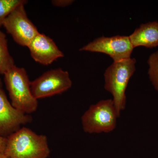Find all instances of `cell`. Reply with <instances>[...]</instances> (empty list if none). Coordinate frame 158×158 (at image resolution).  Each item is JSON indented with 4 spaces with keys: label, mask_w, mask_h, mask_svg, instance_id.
<instances>
[{
    "label": "cell",
    "mask_w": 158,
    "mask_h": 158,
    "mask_svg": "<svg viewBox=\"0 0 158 158\" xmlns=\"http://www.w3.org/2000/svg\"><path fill=\"white\" fill-rule=\"evenodd\" d=\"M0 158H9L4 153L0 152Z\"/></svg>",
    "instance_id": "2e32d148"
},
{
    "label": "cell",
    "mask_w": 158,
    "mask_h": 158,
    "mask_svg": "<svg viewBox=\"0 0 158 158\" xmlns=\"http://www.w3.org/2000/svg\"><path fill=\"white\" fill-rule=\"evenodd\" d=\"M32 117L14 108L0 87V136L8 138L21 128L23 125L32 122Z\"/></svg>",
    "instance_id": "ba28073f"
},
{
    "label": "cell",
    "mask_w": 158,
    "mask_h": 158,
    "mask_svg": "<svg viewBox=\"0 0 158 158\" xmlns=\"http://www.w3.org/2000/svg\"><path fill=\"white\" fill-rule=\"evenodd\" d=\"M134 48L129 36L117 35L97 38L80 51L105 54L110 56L113 62H117L131 58Z\"/></svg>",
    "instance_id": "52a82bcc"
},
{
    "label": "cell",
    "mask_w": 158,
    "mask_h": 158,
    "mask_svg": "<svg viewBox=\"0 0 158 158\" xmlns=\"http://www.w3.org/2000/svg\"><path fill=\"white\" fill-rule=\"evenodd\" d=\"M2 81H1V78H0V87H2Z\"/></svg>",
    "instance_id": "e0dca14e"
},
{
    "label": "cell",
    "mask_w": 158,
    "mask_h": 158,
    "mask_svg": "<svg viewBox=\"0 0 158 158\" xmlns=\"http://www.w3.org/2000/svg\"><path fill=\"white\" fill-rule=\"evenodd\" d=\"M27 47L34 61L42 65H50L57 59L64 57V54L54 40L44 34H37Z\"/></svg>",
    "instance_id": "9c48e42d"
},
{
    "label": "cell",
    "mask_w": 158,
    "mask_h": 158,
    "mask_svg": "<svg viewBox=\"0 0 158 158\" xmlns=\"http://www.w3.org/2000/svg\"><path fill=\"white\" fill-rule=\"evenodd\" d=\"M73 2V0H53L52 1L53 6L59 7H65L70 6Z\"/></svg>",
    "instance_id": "5bb4252c"
},
{
    "label": "cell",
    "mask_w": 158,
    "mask_h": 158,
    "mask_svg": "<svg viewBox=\"0 0 158 158\" xmlns=\"http://www.w3.org/2000/svg\"><path fill=\"white\" fill-rule=\"evenodd\" d=\"M133 48H153L158 46V22L142 24L129 36Z\"/></svg>",
    "instance_id": "30bf717a"
},
{
    "label": "cell",
    "mask_w": 158,
    "mask_h": 158,
    "mask_svg": "<svg viewBox=\"0 0 158 158\" xmlns=\"http://www.w3.org/2000/svg\"><path fill=\"white\" fill-rule=\"evenodd\" d=\"M69 73L61 68L46 72L31 82V90L37 100L60 94L71 88Z\"/></svg>",
    "instance_id": "5b68a950"
},
{
    "label": "cell",
    "mask_w": 158,
    "mask_h": 158,
    "mask_svg": "<svg viewBox=\"0 0 158 158\" xmlns=\"http://www.w3.org/2000/svg\"><path fill=\"white\" fill-rule=\"evenodd\" d=\"M7 139L0 136V152L4 153L6 149Z\"/></svg>",
    "instance_id": "9a60e30c"
},
{
    "label": "cell",
    "mask_w": 158,
    "mask_h": 158,
    "mask_svg": "<svg viewBox=\"0 0 158 158\" xmlns=\"http://www.w3.org/2000/svg\"><path fill=\"white\" fill-rule=\"evenodd\" d=\"M136 60L130 58L113 62L105 71L104 88L111 94L118 116L126 105V90L130 79L136 70Z\"/></svg>",
    "instance_id": "3957f363"
},
{
    "label": "cell",
    "mask_w": 158,
    "mask_h": 158,
    "mask_svg": "<svg viewBox=\"0 0 158 158\" xmlns=\"http://www.w3.org/2000/svg\"><path fill=\"white\" fill-rule=\"evenodd\" d=\"M4 75L12 106L28 115L35 112L38 107V100L31 92V82L25 69L15 65Z\"/></svg>",
    "instance_id": "7a4b0ae2"
},
{
    "label": "cell",
    "mask_w": 158,
    "mask_h": 158,
    "mask_svg": "<svg viewBox=\"0 0 158 158\" xmlns=\"http://www.w3.org/2000/svg\"><path fill=\"white\" fill-rule=\"evenodd\" d=\"M14 65V59L8 49L6 35L0 30V74L4 75Z\"/></svg>",
    "instance_id": "8fae6325"
},
{
    "label": "cell",
    "mask_w": 158,
    "mask_h": 158,
    "mask_svg": "<svg viewBox=\"0 0 158 158\" xmlns=\"http://www.w3.org/2000/svg\"><path fill=\"white\" fill-rule=\"evenodd\" d=\"M118 117L113 99L102 100L91 105L83 114L82 127L89 134L110 133L116 128Z\"/></svg>",
    "instance_id": "277c9868"
},
{
    "label": "cell",
    "mask_w": 158,
    "mask_h": 158,
    "mask_svg": "<svg viewBox=\"0 0 158 158\" xmlns=\"http://www.w3.org/2000/svg\"><path fill=\"white\" fill-rule=\"evenodd\" d=\"M4 153L9 158H47L50 154L48 139L23 127L7 138Z\"/></svg>",
    "instance_id": "6da1fadb"
},
{
    "label": "cell",
    "mask_w": 158,
    "mask_h": 158,
    "mask_svg": "<svg viewBox=\"0 0 158 158\" xmlns=\"http://www.w3.org/2000/svg\"><path fill=\"white\" fill-rule=\"evenodd\" d=\"M27 2L26 0H0V28L3 27L5 20L16 7Z\"/></svg>",
    "instance_id": "7c38bea8"
},
{
    "label": "cell",
    "mask_w": 158,
    "mask_h": 158,
    "mask_svg": "<svg viewBox=\"0 0 158 158\" xmlns=\"http://www.w3.org/2000/svg\"><path fill=\"white\" fill-rule=\"evenodd\" d=\"M148 63L149 65L148 74L150 80L158 91V51L151 55Z\"/></svg>",
    "instance_id": "4fadbf2b"
},
{
    "label": "cell",
    "mask_w": 158,
    "mask_h": 158,
    "mask_svg": "<svg viewBox=\"0 0 158 158\" xmlns=\"http://www.w3.org/2000/svg\"><path fill=\"white\" fill-rule=\"evenodd\" d=\"M25 5L22 4L16 7L5 20L3 27L16 43L27 47L40 33L28 17Z\"/></svg>",
    "instance_id": "8992f818"
}]
</instances>
